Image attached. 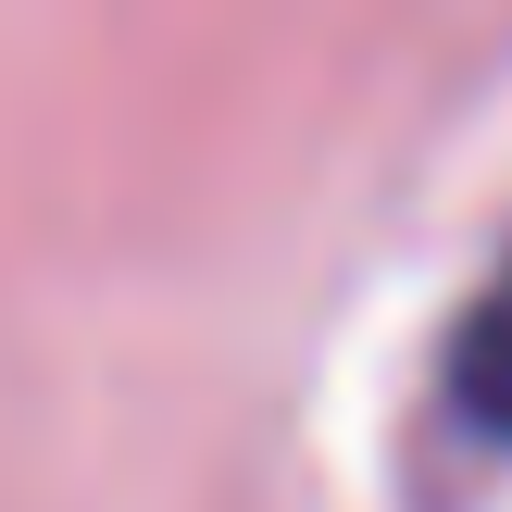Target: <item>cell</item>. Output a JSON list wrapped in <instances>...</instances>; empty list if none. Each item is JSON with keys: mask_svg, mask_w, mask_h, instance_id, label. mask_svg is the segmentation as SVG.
Wrapping results in <instances>:
<instances>
[{"mask_svg": "<svg viewBox=\"0 0 512 512\" xmlns=\"http://www.w3.org/2000/svg\"><path fill=\"white\" fill-rule=\"evenodd\" d=\"M438 413L463 425V438L512 450V250L475 275V300L450 313V338H438Z\"/></svg>", "mask_w": 512, "mask_h": 512, "instance_id": "obj_1", "label": "cell"}]
</instances>
